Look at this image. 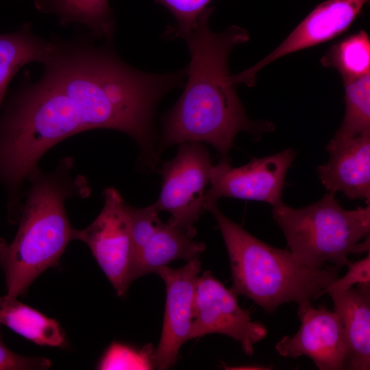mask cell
<instances>
[{
    "label": "cell",
    "mask_w": 370,
    "mask_h": 370,
    "mask_svg": "<svg viewBox=\"0 0 370 370\" xmlns=\"http://www.w3.org/2000/svg\"><path fill=\"white\" fill-rule=\"evenodd\" d=\"M148 347L136 350L113 343L101 360L99 369H146L153 367L152 354Z\"/></svg>",
    "instance_id": "cell-22"
},
{
    "label": "cell",
    "mask_w": 370,
    "mask_h": 370,
    "mask_svg": "<svg viewBox=\"0 0 370 370\" xmlns=\"http://www.w3.org/2000/svg\"><path fill=\"white\" fill-rule=\"evenodd\" d=\"M267 333L264 323L253 321L250 313L239 306L237 295L211 272L204 271L198 277L189 341L221 334L238 341L243 352L252 356L254 345L263 340Z\"/></svg>",
    "instance_id": "cell-8"
},
{
    "label": "cell",
    "mask_w": 370,
    "mask_h": 370,
    "mask_svg": "<svg viewBox=\"0 0 370 370\" xmlns=\"http://www.w3.org/2000/svg\"><path fill=\"white\" fill-rule=\"evenodd\" d=\"M212 0H155L174 16L176 25L166 32L168 38H182L195 25L199 16Z\"/></svg>",
    "instance_id": "cell-21"
},
{
    "label": "cell",
    "mask_w": 370,
    "mask_h": 370,
    "mask_svg": "<svg viewBox=\"0 0 370 370\" xmlns=\"http://www.w3.org/2000/svg\"><path fill=\"white\" fill-rule=\"evenodd\" d=\"M51 367V361L44 357L20 356L10 349L0 337V370L45 369Z\"/></svg>",
    "instance_id": "cell-23"
},
{
    "label": "cell",
    "mask_w": 370,
    "mask_h": 370,
    "mask_svg": "<svg viewBox=\"0 0 370 370\" xmlns=\"http://www.w3.org/2000/svg\"><path fill=\"white\" fill-rule=\"evenodd\" d=\"M42 12L56 15L62 25L85 26L96 37L111 40L114 21L108 0H36Z\"/></svg>",
    "instance_id": "cell-18"
},
{
    "label": "cell",
    "mask_w": 370,
    "mask_h": 370,
    "mask_svg": "<svg viewBox=\"0 0 370 370\" xmlns=\"http://www.w3.org/2000/svg\"><path fill=\"white\" fill-rule=\"evenodd\" d=\"M334 311L340 317L347 345L345 369H370V283L357 288L330 289Z\"/></svg>",
    "instance_id": "cell-15"
},
{
    "label": "cell",
    "mask_w": 370,
    "mask_h": 370,
    "mask_svg": "<svg viewBox=\"0 0 370 370\" xmlns=\"http://www.w3.org/2000/svg\"><path fill=\"white\" fill-rule=\"evenodd\" d=\"M53 42L36 36L29 24L18 30L0 34V107L8 86L16 72L27 63H42L51 52Z\"/></svg>",
    "instance_id": "cell-17"
},
{
    "label": "cell",
    "mask_w": 370,
    "mask_h": 370,
    "mask_svg": "<svg viewBox=\"0 0 370 370\" xmlns=\"http://www.w3.org/2000/svg\"><path fill=\"white\" fill-rule=\"evenodd\" d=\"M345 110L332 140L342 141L370 133V73L343 82Z\"/></svg>",
    "instance_id": "cell-20"
},
{
    "label": "cell",
    "mask_w": 370,
    "mask_h": 370,
    "mask_svg": "<svg viewBox=\"0 0 370 370\" xmlns=\"http://www.w3.org/2000/svg\"><path fill=\"white\" fill-rule=\"evenodd\" d=\"M208 210L216 219L229 256L232 287L272 312L280 305L295 302L298 306L312 303L326 294L337 278L340 268L327 265L313 268L299 262L289 249L268 245L233 222L217 204Z\"/></svg>",
    "instance_id": "cell-4"
},
{
    "label": "cell",
    "mask_w": 370,
    "mask_h": 370,
    "mask_svg": "<svg viewBox=\"0 0 370 370\" xmlns=\"http://www.w3.org/2000/svg\"><path fill=\"white\" fill-rule=\"evenodd\" d=\"M42 64L41 77L16 90L0 114V184L9 201L21 199L22 186L50 148L83 131L123 132L156 156L154 110L182 84V70L145 73L84 42H53Z\"/></svg>",
    "instance_id": "cell-1"
},
{
    "label": "cell",
    "mask_w": 370,
    "mask_h": 370,
    "mask_svg": "<svg viewBox=\"0 0 370 370\" xmlns=\"http://www.w3.org/2000/svg\"><path fill=\"white\" fill-rule=\"evenodd\" d=\"M323 66L337 70L343 81L370 73V40L364 30L334 45L321 59Z\"/></svg>",
    "instance_id": "cell-19"
},
{
    "label": "cell",
    "mask_w": 370,
    "mask_h": 370,
    "mask_svg": "<svg viewBox=\"0 0 370 370\" xmlns=\"http://www.w3.org/2000/svg\"><path fill=\"white\" fill-rule=\"evenodd\" d=\"M207 149L201 143L180 144L176 156L164 162L159 211L171 214L168 223L193 238L195 223L206 209V195L212 169Z\"/></svg>",
    "instance_id": "cell-6"
},
{
    "label": "cell",
    "mask_w": 370,
    "mask_h": 370,
    "mask_svg": "<svg viewBox=\"0 0 370 370\" xmlns=\"http://www.w3.org/2000/svg\"><path fill=\"white\" fill-rule=\"evenodd\" d=\"M214 10L207 7L196 25L182 37L190 54L187 81L180 98L162 118L158 153L173 145L204 142L228 160L238 132L258 138L275 130L273 123L252 121L247 116L230 74V53L249 40L248 32L237 25L212 32L209 20Z\"/></svg>",
    "instance_id": "cell-2"
},
{
    "label": "cell",
    "mask_w": 370,
    "mask_h": 370,
    "mask_svg": "<svg viewBox=\"0 0 370 370\" xmlns=\"http://www.w3.org/2000/svg\"><path fill=\"white\" fill-rule=\"evenodd\" d=\"M369 0H327L317 5L269 55L234 75L236 83L253 86L256 75L267 65L285 56L334 38L346 31Z\"/></svg>",
    "instance_id": "cell-13"
},
{
    "label": "cell",
    "mask_w": 370,
    "mask_h": 370,
    "mask_svg": "<svg viewBox=\"0 0 370 370\" xmlns=\"http://www.w3.org/2000/svg\"><path fill=\"white\" fill-rule=\"evenodd\" d=\"M295 152L286 149L278 153L254 158L249 163L232 167L229 160L213 165L206 195V209L221 197L263 201L275 206L282 202L286 173Z\"/></svg>",
    "instance_id": "cell-10"
},
{
    "label": "cell",
    "mask_w": 370,
    "mask_h": 370,
    "mask_svg": "<svg viewBox=\"0 0 370 370\" xmlns=\"http://www.w3.org/2000/svg\"><path fill=\"white\" fill-rule=\"evenodd\" d=\"M5 244V241H3V240H0V247Z\"/></svg>",
    "instance_id": "cell-25"
},
{
    "label": "cell",
    "mask_w": 370,
    "mask_h": 370,
    "mask_svg": "<svg viewBox=\"0 0 370 370\" xmlns=\"http://www.w3.org/2000/svg\"><path fill=\"white\" fill-rule=\"evenodd\" d=\"M301 326L293 336H285L275 345L284 357L306 356L321 370L345 369L347 345L343 323L335 311L312 303L299 306Z\"/></svg>",
    "instance_id": "cell-12"
},
{
    "label": "cell",
    "mask_w": 370,
    "mask_h": 370,
    "mask_svg": "<svg viewBox=\"0 0 370 370\" xmlns=\"http://www.w3.org/2000/svg\"><path fill=\"white\" fill-rule=\"evenodd\" d=\"M125 208L132 239V282L173 260L199 258L206 249L204 243L193 241L175 227L162 222L155 203L145 208L126 204Z\"/></svg>",
    "instance_id": "cell-9"
},
{
    "label": "cell",
    "mask_w": 370,
    "mask_h": 370,
    "mask_svg": "<svg viewBox=\"0 0 370 370\" xmlns=\"http://www.w3.org/2000/svg\"><path fill=\"white\" fill-rule=\"evenodd\" d=\"M333 193L301 208L283 201L273 206L272 217L282 230L289 250L302 264L313 268L341 269L350 254L369 251L370 206L344 209Z\"/></svg>",
    "instance_id": "cell-5"
},
{
    "label": "cell",
    "mask_w": 370,
    "mask_h": 370,
    "mask_svg": "<svg viewBox=\"0 0 370 370\" xmlns=\"http://www.w3.org/2000/svg\"><path fill=\"white\" fill-rule=\"evenodd\" d=\"M201 271L199 258L177 269L168 265L156 272L166 285V304L160 342L152 354L153 367L166 369L173 366L181 347L189 341L193 320V302Z\"/></svg>",
    "instance_id": "cell-11"
},
{
    "label": "cell",
    "mask_w": 370,
    "mask_h": 370,
    "mask_svg": "<svg viewBox=\"0 0 370 370\" xmlns=\"http://www.w3.org/2000/svg\"><path fill=\"white\" fill-rule=\"evenodd\" d=\"M104 205L84 229H75L73 240L84 242L120 297L132 282V239L125 202L117 190L103 191Z\"/></svg>",
    "instance_id": "cell-7"
},
{
    "label": "cell",
    "mask_w": 370,
    "mask_h": 370,
    "mask_svg": "<svg viewBox=\"0 0 370 370\" xmlns=\"http://www.w3.org/2000/svg\"><path fill=\"white\" fill-rule=\"evenodd\" d=\"M328 161L317 169L319 177L329 191L342 192L349 199L370 201V133L336 141L325 147Z\"/></svg>",
    "instance_id": "cell-14"
},
{
    "label": "cell",
    "mask_w": 370,
    "mask_h": 370,
    "mask_svg": "<svg viewBox=\"0 0 370 370\" xmlns=\"http://www.w3.org/2000/svg\"><path fill=\"white\" fill-rule=\"evenodd\" d=\"M347 273L341 278H337L326 289V293L330 289H346L352 287L356 284L370 283V254L365 258L349 262L347 265Z\"/></svg>",
    "instance_id": "cell-24"
},
{
    "label": "cell",
    "mask_w": 370,
    "mask_h": 370,
    "mask_svg": "<svg viewBox=\"0 0 370 370\" xmlns=\"http://www.w3.org/2000/svg\"><path fill=\"white\" fill-rule=\"evenodd\" d=\"M71 158L60 160L48 173L37 166L29 175L25 204L21 207L17 233L9 245L0 247V267L7 295L17 297L45 270L57 264L66 246L73 240L65 201L90 193L81 175L74 176Z\"/></svg>",
    "instance_id": "cell-3"
},
{
    "label": "cell",
    "mask_w": 370,
    "mask_h": 370,
    "mask_svg": "<svg viewBox=\"0 0 370 370\" xmlns=\"http://www.w3.org/2000/svg\"><path fill=\"white\" fill-rule=\"evenodd\" d=\"M16 298L0 297V323L37 345L64 346L65 336L60 324Z\"/></svg>",
    "instance_id": "cell-16"
}]
</instances>
